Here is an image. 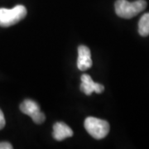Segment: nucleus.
<instances>
[{"mask_svg":"<svg viewBox=\"0 0 149 149\" xmlns=\"http://www.w3.org/2000/svg\"><path fill=\"white\" fill-rule=\"evenodd\" d=\"M146 7L147 2L145 0H137L132 3L127 0H117L114 4L116 14L125 19L137 16L146 8Z\"/></svg>","mask_w":149,"mask_h":149,"instance_id":"obj_1","label":"nucleus"},{"mask_svg":"<svg viewBox=\"0 0 149 149\" xmlns=\"http://www.w3.org/2000/svg\"><path fill=\"white\" fill-rule=\"evenodd\" d=\"M27 9L23 5H17L13 8H0V27H8L15 25L27 15Z\"/></svg>","mask_w":149,"mask_h":149,"instance_id":"obj_2","label":"nucleus"},{"mask_svg":"<svg viewBox=\"0 0 149 149\" xmlns=\"http://www.w3.org/2000/svg\"><path fill=\"white\" fill-rule=\"evenodd\" d=\"M85 128L92 138L103 139L109 133V123L100 118L88 117L85 120Z\"/></svg>","mask_w":149,"mask_h":149,"instance_id":"obj_3","label":"nucleus"},{"mask_svg":"<svg viewBox=\"0 0 149 149\" xmlns=\"http://www.w3.org/2000/svg\"><path fill=\"white\" fill-rule=\"evenodd\" d=\"M20 110L32 118L33 122L37 124H42L45 122V114L41 111L40 106L37 102L32 100H25L20 104Z\"/></svg>","mask_w":149,"mask_h":149,"instance_id":"obj_4","label":"nucleus"},{"mask_svg":"<svg viewBox=\"0 0 149 149\" xmlns=\"http://www.w3.org/2000/svg\"><path fill=\"white\" fill-rule=\"evenodd\" d=\"M80 90L83 93H85L86 95H91L93 92H96L98 94L102 93L104 91V87L101 84L94 82L91 75L83 74L81 75Z\"/></svg>","mask_w":149,"mask_h":149,"instance_id":"obj_5","label":"nucleus"},{"mask_svg":"<svg viewBox=\"0 0 149 149\" xmlns=\"http://www.w3.org/2000/svg\"><path fill=\"white\" fill-rule=\"evenodd\" d=\"M92 66L91 50L86 46L81 45L78 47V59H77V67L78 69L84 71L90 69Z\"/></svg>","mask_w":149,"mask_h":149,"instance_id":"obj_6","label":"nucleus"},{"mask_svg":"<svg viewBox=\"0 0 149 149\" xmlns=\"http://www.w3.org/2000/svg\"><path fill=\"white\" fill-rule=\"evenodd\" d=\"M73 136V131L67 124L63 122H57L54 124L52 137L57 141H62Z\"/></svg>","mask_w":149,"mask_h":149,"instance_id":"obj_7","label":"nucleus"},{"mask_svg":"<svg viewBox=\"0 0 149 149\" xmlns=\"http://www.w3.org/2000/svg\"><path fill=\"white\" fill-rule=\"evenodd\" d=\"M139 33L142 37L149 35V13L143 14L139 22Z\"/></svg>","mask_w":149,"mask_h":149,"instance_id":"obj_8","label":"nucleus"},{"mask_svg":"<svg viewBox=\"0 0 149 149\" xmlns=\"http://www.w3.org/2000/svg\"><path fill=\"white\" fill-rule=\"evenodd\" d=\"M5 118H4V115L3 111L0 109V130L3 129L5 126Z\"/></svg>","mask_w":149,"mask_h":149,"instance_id":"obj_9","label":"nucleus"},{"mask_svg":"<svg viewBox=\"0 0 149 149\" xmlns=\"http://www.w3.org/2000/svg\"><path fill=\"white\" fill-rule=\"evenodd\" d=\"M13 146L12 144L8 142H2L0 143V149H12Z\"/></svg>","mask_w":149,"mask_h":149,"instance_id":"obj_10","label":"nucleus"}]
</instances>
